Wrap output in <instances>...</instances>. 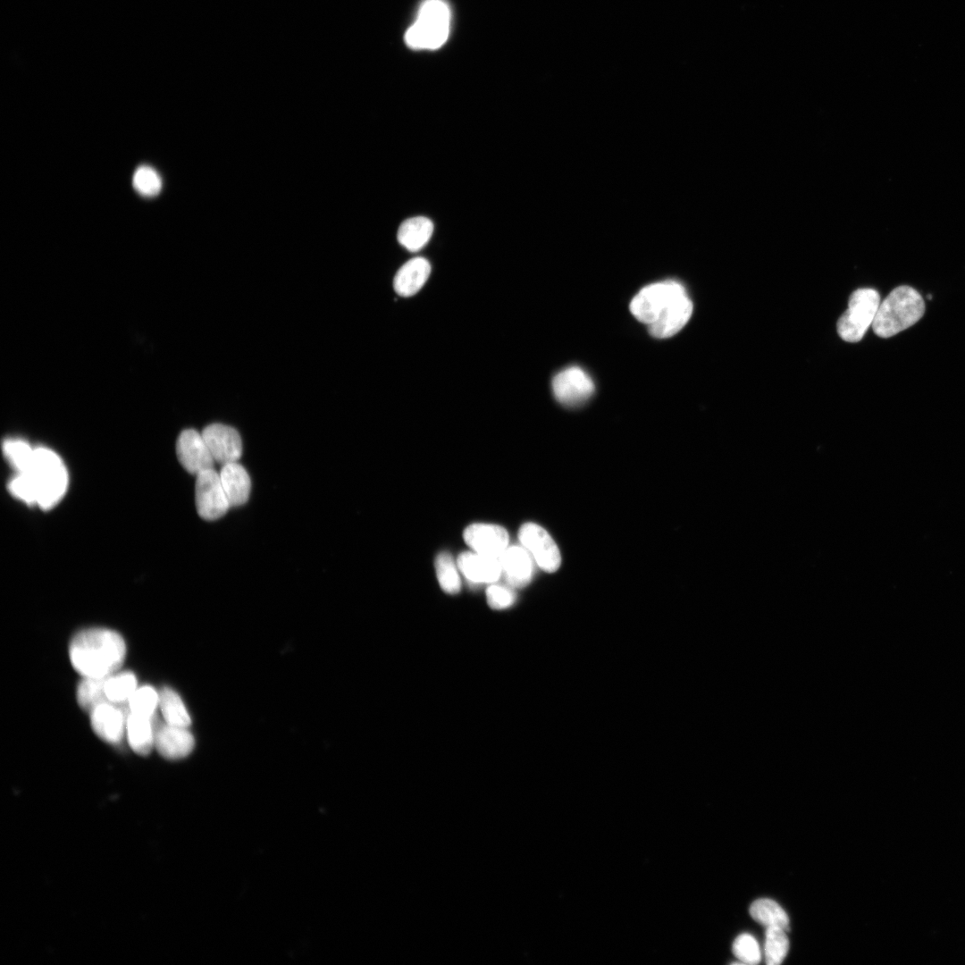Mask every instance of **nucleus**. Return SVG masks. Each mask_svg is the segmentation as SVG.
I'll return each instance as SVG.
<instances>
[{
  "label": "nucleus",
  "instance_id": "nucleus-5",
  "mask_svg": "<svg viewBox=\"0 0 965 965\" xmlns=\"http://www.w3.org/2000/svg\"><path fill=\"white\" fill-rule=\"evenodd\" d=\"M878 292L870 288L859 289L849 298L848 308L837 322V332L847 342H858L872 326L879 304Z\"/></svg>",
  "mask_w": 965,
  "mask_h": 965
},
{
  "label": "nucleus",
  "instance_id": "nucleus-14",
  "mask_svg": "<svg viewBox=\"0 0 965 965\" xmlns=\"http://www.w3.org/2000/svg\"><path fill=\"white\" fill-rule=\"evenodd\" d=\"M195 740L188 727L164 723L155 727V747L165 759H179L193 750Z\"/></svg>",
  "mask_w": 965,
  "mask_h": 965
},
{
  "label": "nucleus",
  "instance_id": "nucleus-31",
  "mask_svg": "<svg viewBox=\"0 0 965 965\" xmlns=\"http://www.w3.org/2000/svg\"><path fill=\"white\" fill-rule=\"evenodd\" d=\"M132 181L137 191L147 197L158 194L162 188V180L158 173L148 166L138 168Z\"/></svg>",
  "mask_w": 965,
  "mask_h": 965
},
{
  "label": "nucleus",
  "instance_id": "nucleus-11",
  "mask_svg": "<svg viewBox=\"0 0 965 965\" xmlns=\"http://www.w3.org/2000/svg\"><path fill=\"white\" fill-rule=\"evenodd\" d=\"M176 453L180 465L192 474L214 468L215 461L202 434L194 429L180 432L176 442Z\"/></svg>",
  "mask_w": 965,
  "mask_h": 965
},
{
  "label": "nucleus",
  "instance_id": "nucleus-9",
  "mask_svg": "<svg viewBox=\"0 0 965 965\" xmlns=\"http://www.w3.org/2000/svg\"><path fill=\"white\" fill-rule=\"evenodd\" d=\"M130 713L128 702L102 703L90 711L93 731L106 743H119L126 732V723Z\"/></svg>",
  "mask_w": 965,
  "mask_h": 965
},
{
  "label": "nucleus",
  "instance_id": "nucleus-20",
  "mask_svg": "<svg viewBox=\"0 0 965 965\" xmlns=\"http://www.w3.org/2000/svg\"><path fill=\"white\" fill-rule=\"evenodd\" d=\"M152 718L132 713H130L127 718L126 734L129 744L139 755L149 754L155 747V726Z\"/></svg>",
  "mask_w": 965,
  "mask_h": 965
},
{
  "label": "nucleus",
  "instance_id": "nucleus-28",
  "mask_svg": "<svg viewBox=\"0 0 965 965\" xmlns=\"http://www.w3.org/2000/svg\"><path fill=\"white\" fill-rule=\"evenodd\" d=\"M3 452L17 473H24L32 463L35 449L22 440L9 439L3 443Z\"/></svg>",
  "mask_w": 965,
  "mask_h": 965
},
{
  "label": "nucleus",
  "instance_id": "nucleus-29",
  "mask_svg": "<svg viewBox=\"0 0 965 965\" xmlns=\"http://www.w3.org/2000/svg\"><path fill=\"white\" fill-rule=\"evenodd\" d=\"M128 704L130 713L152 718L159 704V693L149 685L137 688Z\"/></svg>",
  "mask_w": 965,
  "mask_h": 965
},
{
  "label": "nucleus",
  "instance_id": "nucleus-32",
  "mask_svg": "<svg viewBox=\"0 0 965 965\" xmlns=\"http://www.w3.org/2000/svg\"><path fill=\"white\" fill-rule=\"evenodd\" d=\"M7 487L15 498L28 505H37L34 485L28 473H17Z\"/></svg>",
  "mask_w": 965,
  "mask_h": 965
},
{
  "label": "nucleus",
  "instance_id": "nucleus-7",
  "mask_svg": "<svg viewBox=\"0 0 965 965\" xmlns=\"http://www.w3.org/2000/svg\"><path fill=\"white\" fill-rule=\"evenodd\" d=\"M195 503L197 514L205 520H216L231 508L220 474L210 468L197 474Z\"/></svg>",
  "mask_w": 965,
  "mask_h": 965
},
{
  "label": "nucleus",
  "instance_id": "nucleus-10",
  "mask_svg": "<svg viewBox=\"0 0 965 965\" xmlns=\"http://www.w3.org/2000/svg\"><path fill=\"white\" fill-rule=\"evenodd\" d=\"M556 399L564 406L575 407L585 402L594 391L590 376L577 366L558 373L552 381Z\"/></svg>",
  "mask_w": 965,
  "mask_h": 965
},
{
  "label": "nucleus",
  "instance_id": "nucleus-3",
  "mask_svg": "<svg viewBox=\"0 0 965 965\" xmlns=\"http://www.w3.org/2000/svg\"><path fill=\"white\" fill-rule=\"evenodd\" d=\"M450 21L451 12L445 0H424L404 35L405 43L414 50H436L448 40Z\"/></svg>",
  "mask_w": 965,
  "mask_h": 965
},
{
  "label": "nucleus",
  "instance_id": "nucleus-19",
  "mask_svg": "<svg viewBox=\"0 0 965 965\" xmlns=\"http://www.w3.org/2000/svg\"><path fill=\"white\" fill-rule=\"evenodd\" d=\"M221 482L231 507L246 503L251 490L250 477L238 462L222 466L219 472Z\"/></svg>",
  "mask_w": 965,
  "mask_h": 965
},
{
  "label": "nucleus",
  "instance_id": "nucleus-27",
  "mask_svg": "<svg viewBox=\"0 0 965 965\" xmlns=\"http://www.w3.org/2000/svg\"><path fill=\"white\" fill-rule=\"evenodd\" d=\"M457 565L448 552L440 553L435 559V570L441 589L450 594L457 593L461 589V580Z\"/></svg>",
  "mask_w": 965,
  "mask_h": 965
},
{
  "label": "nucleus",
  "instance_id": "nucleus-26",
  "mask_svg": "<svg viewBox=\"0 0 965 965\" xmlns=\"http://www.w3.org/2000/svg\"><path fill=\"white\" fill-rule=\"evenodd\" d=\"M789 940L786 930L780 927H768L765 933L764 955L768 965L780 964L787 955Z\"/></svg>",
  "mask_w": 965,
  "mask_h": 965
},
{
  "label": "nucleus",
  "instance_id": "nucleus-33",
  "mask_svg": "<svg viewBox=\"0 0 965 965\" xmlns=\"http://www.w3.org/2000/svg\"><path fill=\"white\" fill-rule=\"evenodd\" d=\"M486 598L489 606L494 609H503L513 605L516 600L514 592L510 587L492 584L486 591Z\"/></svg>",
  "mask_w": 965,
  "mask_h": 965
},
{
  "label": "nucleus",
  "instance_id": "nucleus-1",
  "mask_svg": "<svg viewBox=\"0 0 965 965\" xmlns=\"http://www.w3.org/2000/svg\"><path fill=\"white\" fill-rule=\"evenodd\" d=\"M125 655L126 645L122 635L105 628L79 632L69 647L71 665L83 677H105L114 674Z\"/></svg>",
  "mask_w": 965,
  "mask_h": 965
},
{
  "label": "nucleus",
  "instance_id": "nucleus-24",
  "mask_svg": "<svg viewBox=\"0 0 965 965\" xmlns=\"http://www.w3.org/2000/svg\"><path fill=\"white\" fill-rule=\"evenodd\" d=\"M105 677H84L77 688V701L80 708L91 711L96 706L110 702L105 695Z\"/></svg>",
  "mask_w": 965,
  "mask_h": 965
},
{
  "label": "nucleus",
  "instance_id": "nucleus-21",
  "mask_svg": "<svg viewBox=\"0 0 965 965\" xmlns=\"http://www.w3.org/2000/svg\"><path fill=\"white\" fill-rule=\"evenodd\" d=\"M433 232L432 222L424 216H416L404 221L397 233L401 246L409 251H418L424 248Z\"/></svg>",
  "mask_w": 965,
  "mask_h": 965
},
{
  "label": "nucleus",
  "instance_id": "nucleus-6",
  "mask_svg": "<svg viewBox=\"0 0 965 965\" xmlns=\"http://www.w3.org/2000/svg\"><path fill=\"white\" fill-rule=\"evenodd\" d=\"M684 294V288L676 281L652 283L635 295L630 303V311L638 321L649 325L673 301Z\"/></svg>",
  "mask_w": 965,
  "mask_h": 965
},
{
  "label": "nucleus",
  "instance_id": "nucleus-30",
  "mask_svg": "<svg viewBox=\"0 0 965 965\" xmlns=\"http://www.w3.org/2000/svg\"><path fill=\"white\" fill-rule=\"evenodd\" d=\"M734 956L743 964H758L761 960L759 945L755 937L748 933L739 935L733 943Z\"/></svg>",
  "mask_w": 965,
  "mask_h": 965
},
{
  "label": "nucleus",
  "instance_id": "nucleus-17",
  "mask_svg": "<svg viewBox=\"0 0 965 965\" xmlns=\"http://www.w3.org/2000/svg\"><path fill=\"white\" fill-rule=\"evenodd\" d=\"M457 566L466 578L474 583H491L502 575L499 560L474 551L463 552L457 558Z\"/></svg>",
  "mask_w": 965,
  "mask_h": 965
},
{
  "label": "nucleus",
  "instance_id": "nucleus-16",
  "mask_svg": "<svg viewBox=\"0 0 965 965\" xmlns=\"http://www.w3.org/2000/svg\"><path fill=\"white\" fill-rule=\"evenodd\" d=\"M692 313V303L684 294L673 301L654 321L648 325L649 332L659 339L677 333L688 322Z\"/></svg>",
  "mask_w": 965,
  "mask_h": 965
},
{
  "label": "nucleus",
  "instance_id": "nucleus-13",
  "mask_svg": "<svg viewBox=\"0 0 965 965\" xmlns=\"http://www.w3.org/2000/svg\"><path fill=\"white\" fill-rule=\"evenodd\" d=\"M463 537L473 551L497 558L508 548L509 540L505 528L491 524H470L465 529Z\"/></svg>",
  "mask_w": 965,
  "mask_h": 965
},
{
  "label": "nucleus",
  "instance_id": "nucleus-12",
  "mask_svg": "<svg viewBox=\"0 0 965 965\" xmlns=\"http://www.w3.org/2000/svg\"><path fill=\"white\" fill-rule=\"evenodd\" d=\"M214 459L222 466L237 462L242 454V442L236 429L212 424L201 432Z\"/></svg>",
  "mask_w": 965,
  "mask_h": 965
},
{
  "label": "nucleus",
  "instance_id": "nucleus-23",
  "mask_svg": "<svg viewBox=\"0 0 965 965\" xmlns=\"http://www.w3.org/2000/svg\"><path fill=\"white\" fill-rule=\"evenodd\" d=\"M750 914L754 920L768 927H780L788 931L789 918L784 909L775 901L760 898L750 906Z\"/></svg>",
  "mask_w": 965,
  "mask_h": 965
},
{
  "label": "nucleus",
  "instance_id": "nucleus-25",
  "mask_svg": "<svg viewBox=\"0 0 965 965\" xmlns=\"http://www.w3.org/2000/svg\"><path fill=\"white\" fill-rule=\"evenodd\" d=\"M137 688L136 676L130 672L113 674L105 684L107 699L116 704L128 702Z\"/></svg>",
  "mask_w": 965,
  "mask_h": 965
},
{
  "label": "nucleus",
  "instance_id": "nucleus-22",
  "mask_svg": "<svg viewBox=\"0 0 965 965\" xmlns=\"http://www.w3.org/2000/svg\"><path fill=\"white\" fill-rule=\"evenodd\" d=\"M159 704L165 723L189 727L191 718L180 696L172 689L164 687L159 692Z\"/></svg>",
  "mask_w": 965,
  "mask_h": 965
},
{
  "label": "nucleus",
  "instance_id": "nucleus-2",
  "mask_svg": "<svg viewBox=\"0 0 965 965\" xmlns=\"http://www.w3.org/2000/svg\"><path fill=\"white\" fill-rule=\"evenodd\" d=\"M924 313L920 294L910 286H899L880 302L872 329L877 336L889 338L915 324Z\"/></svg>",
  "mask_w": 965,
  "mask_h": 965
},
{
  "label": "nucleus",
  "instance_id": "nucleus-4",
  "mask_svg": "<svg viewBox=\"0 0 965 965\" xmlns=\"http://www.w3.org/2000/svg\"><path fill=\"white\" fill-rule=\"evenodd\" d=\"M24 473H28L33 482L37 505L42 509L52 508L64 496L68 487L67 469L53 450L36 448L32 463Z\"/></svg>",
  "mask_w": 965,
  "mask_h": 965
},
{
  "label": "nucleus",
  "instance_id": "nucleus-15",
  "mask_svg": "<svg viewBox=\"0 0 965 965\" xmlns=\"http://www.w3.org/2000/svg\"><path fill=\"white\" fill-rule=\"evenodd\" d=\"M499 560L502 575L509 586L523 587L532 580L535 561L525 548L508 547Z\"/></svg>",
  "mask_w": 965,
  "mask_h": 965
},
{
  "label": "nucleus",
  "instance_id": "nucleus-18",
  "mask_svg": "<svg viewBox=\"0 0 965 965\" xmlns=\"http://www.w3.org/2000/svg\"><path fill=\"white\" fill-rule=\"evenodd\" d=\"M431 273V265L424 257H415L406 262L397 272L393 286L402 297L415 294L425 283Z\"/></svg>",
  "mask_w": 965,
  "mask_h": 965
},
{
  "label": "nucleus",
  "instance_id": "nucleus-8",
  "mask_svg": "<svg viewBox=\"0 0 965 965\" xmlns=\"http://www.w3.org/2000/svg\"><path fill=\"white\" fill-rule=\"evenodd\" d=\"M518 538L539 567L546 572L558 569L561 564L560 552L545 529L533 523H525L519 529Z\"/></svg>",
  "mask_w": 965,
  "mask_h": 965
}]
</instances>
